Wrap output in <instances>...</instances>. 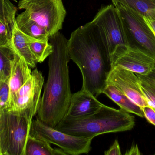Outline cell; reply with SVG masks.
<instances>
[{
  "mask_svg": "<svg viewBox=\"0 0 155 155\" xmlns=\"http://www.w3.org/2000/svg\"><path fill=\"white\" fill-rule=\"evenodd\" d=\"M61 149H54L51 144L29 135L25 145V155H66Z\"/></svg>",
  "mask_w": 155,
  "mask_h": 155,
  "instance_id": "cell-17",
  "label": "cell"
},
{
  "mask_svg": "<svg viewBox=\"0 0 155 155\" xmlns=\"http://www.w3.org/2000/svg\"><path fill=\"white\" fill-rule=\"evenodd\" d=\"M18 8L44 27L50 37L62 29L67 13L63 0H20Z\"/></svg>",
  "mask_w": 155,
  "mask_h": 155,
  "instance_id": "cell-6",
  "label": "cell"
},
{
  "mask_svg": "<svg viewBox=\"0 0 155 155\" xmlns=\"http://www.w3.org/2000/svg\"><path fill=\"white\" fill-rule=\"evenodd\" d=\"M145 117L150 123L155 126V110L152 106H147L142 108Z\"/></svg>",
  "mask_w": 155,
  "mask_h": 155,
  "instance_id": "cell-25",
  "label": "cell"
},
{
  "mask_svg": "<svg viewBox=\"0 0 155 155\" xmlns=\"http://www.w3.org/2000/svg\"><path fill=\"white\" fill-rule=\"evenodd\" d=\"M140 79L131 71L118 66L112 67L107 84L113 85L141 108L149 106L140 87Z\"/></svg>",
  "mask_w": 155,
  "mask_h": 155,
  "instance_id": "cell-11",
  "label": "cell"
},
{
  "mask_svg": "<svg viewBox=\"0 0 155 155\" xmlns=\"http://www.w3.org/2000/svg\"><path fill=\"white\" fill-rule=\"evenodd\" d=\"M14 24L8 22L0 17V46L12 47V35Z\"/></svg>",
  "mask_w": 155,
  "mask_h": 155,
  "instance_id": "cell-21",
  "label": "cell"
},
{
  "mask_svg": "<svg viewBox=\"0 0 155 155\" xmlns=\"http://www.w3.org/2000/svg\"><path fill=\"white\" fill-rule=\"evenodd\" d=\"M15 54L12 47L0 46V81L10 78Z\"/></svg>",
  "mask_w": 155,
  "mask_h": 155,
  "instance_id": "cell-19",
  "label": "cell"
},
{
  "mask_svg": "<svg viewBox=\"0 0 155 155\" xmlns=\"http://www.w3.org/2000/svg\"><path fill=\"white\" fill-rule=\"evenodd\" d=\"M127 6L147 19L155 20V0H111Z\"/></svg>",
  "mask_w": 155,
  "mask_h": 155,
  "instance_id": "cell-18",
  "label": "cell"
},
{
  "mask_svg": "<svg viewBox=\"0 0 155 155\" xmlns=\"http://www.w3.org/2000/svg\"><path fill=\"white\" fill-rule=\"evenodd\" d=\"M145 21L155 34V20H150L145 17Z\"/></svg>",
  "mask_w": 155,
  "mask_h": 155,
  "instance_id": "cell-29",
  "label": "cell"
},
{
  "mask_svg": "<svg viewBox=\"0 0 155 155\" xmlns=\"http://www.w3.org/2000/svg\"><path fill=\"white\" fill-rule=\"evenodd\" d=\"M92 21L110 57L117 46H127L121 19L113 4L102 6Z\"/></svg>",
  "mask_w": 155,
  "mask_h": 155,
  "instance_id": "cell-8",
  "label": "cell"
},
{
  "mask_svg": "<svg viewBox=\"0 0 155 155\" xmlns=\"http://www.w3.org/2000/svg\"><path fill=\"white\" fill-rule=\"evenodd\" d=\"M102 93L114 102L120 107V109L127 113L134 114L140 117H144L142 108L113 85L107 84Z\"/></svg>",
  "mask_w": 155,
  "mask_h": 155,
  "instance_id": "cell-15",
  "label": "cell"
},
{
  "mask_svg": "<svg viewBox=\"0 0 155 155\" xmlns=\"http://www.w3.org/2000/svg\"><path fill=\"white\" fill-rule=\"evenodd\" d=\"M29 135L37 139L55 145L67 155L87 154L91 149L93 138L73 136L49 126L36 118L32 120Z\"/></svg>",
  "mask_w": 155,
  "mask_h": 155,
  "instance_id": "cell-7",
  "label": "cell"
},
{
  "mask_svg": "<svg viewBox=\"0 0 155 155\" xmlns=\"http://www.w3.org/2000/svg\"><path fill=\"white\" fill-rule=\"evenodd\" d=\"M15 22L19 30L26 35L40 41L49 40L47 31L31 19L25 12H22L15 17Z\"/></svg>",
  "mask_w": 155,
  "mask_h": 155,
  "instance_id": "cell-16",
  "label": "cell"
},
{
  "mask_svg": "<svg viewBox=\"0 0 155 155\" xmlns=\"http://www.w3.org/2000/svg\"><path fill=\"white\" fill-rule=\"evenodd\" d=\"M113 4L121 19L127 46L138 49L155 60V34L145 17L121 4Z\"/></svg>",
  "mask_w": 155,
  "mask_h": 155,
  "instance_id": "cell-5",
  "label": "cell"
},
{
  "mask_svg": "<svg viewBox=\"0 0 155 155\" xmlns=\"http://www.w3.org/2000/svg\"><path fill=\"white\" fill-rule=\"evenodd\" d=\"M141 153L137 144L134 145L126 152L125 155H140Z\"/></svg>",
  "mask_w": 155,
  "mask_h": 155,
  "instance_id": "cell-28",
  "label": "cell"
},
{
  "mask_svg": "<svg viewBox=\"0 0 155 155\" xmlns=\"http://www.w3.org/2000/svg\"><path fill=\"white\" fill-rule=\"evenodd\" d=\"M9 79L0 81V109L8 110L10 107Z\"/></svg>",
  "mask_w": 155,
  "mask_h": 155,
  "instance_id": "cell-24",
  "label": "cell"
},
{
  "mask_svg": "<svg viewBox=\"0 0 155 155\" xmlns=\"http://www.w3.org/2000/svg\"><path fill=\"white\" fill-rule=\"evenodd\" d=\"M103 105L94 95L81 88L72 94L65 116L77 118L88 116L97 112Z\"/></svg>",
  "mask_w": 155,
  "mask_h": 155,
  "instance_id": "cell-12",
  "label": "cell"
},
{
  "mask_svg": "<svg viewBox=\"0 0 155 155\" xmlns=\"http://www.w3.org/2000/svg\"><path fill=\"white\" fill-rule=\"evenodd\" d=\"M49 41H38L30 43V49L37 63L43 62L53 52V47Z\"/></svg>",
  "mask_w": 155,
  "mask_h": 155,
  "instance_id": "cell-20",
  "label": "cell"
},
{
  "mask_svg": "<svg viewBox=\"0 0 155 155\" xmlns=\"http://www.w3.org/2000/svg\"><path fill=\"white\" fill-rule=\"evenodd\" d=\"M139 84L141 91L148 105L155 110V86L142 79H140Z\"/></svg>",
  "mask_w": 155,
  "mask_h": 155,
  "instance_id": "cell-23",
  "label": "cell"
},
{
  "mask_svg": "<svg viewBox=\"0 0 155 155\" xmlns=\"http://www.w3.org/2000/svg\"><path fill=\"white\" fill-rule=\"evenodd\" d=\"M12 1H14L15 2H17V1L16 0H12Z\"/></svg>",
  "mask_w": 155,
  "mask_h": 155,
  "instance_id": "cell-30",
  "label": "cell"
},
{
  "mask_svg": "<svg viewBox=\"0 0 155 155\" xmlns=\"http://www.w3.org/2000/svg\"><path fill=\"white\" fill-rule=\"evenodd\" d=\"M68 53L83 77L82 89L97 97L107 84L111 59L93 21L74 31L68 40Z\"/></svg>",
  "mask_w": 155,
  "mask_h": 155,
  "instance_id": "cell-2",
  "label": "cell"
},
{
  "mask_svg": "<svg viewBox=\"0 0 155 155\" xmlns=\"http://www.w3.org/2000/svg\"><path fill=\"white\" fill-rule=\"evenodd\" d=\"M112 67L118 66L135 73L146 75L155 67V60L138 49L127 45L117 46L111 57Z\"/></svg>",
  "mask_w": 155,
  "mask_h": 155,
  "instance_id": "cell-10",
  "label": "cell"
},
{
  "mask_svg": "<svg viewBox=\"0 0 155 155\" xmlns=\"http://www.w3.org/2000/svg\"><path fill=\"white\" fill-rule=\"evenodd\" d=\"M16 11V6L9 0H0V17L2 20L15 23Z\"/></svg>",
  "mask_w": 155,
  "mask_h": 155,
  "instance_id": "cell-22",
  "label": "cell"
},
{
  "mask_svg": "<svg viewBox=\"0 0 155 155\" xmlns=\"http://www.w3.org/2000/svg\"><path fill=\"white\" fill-rule=\"evenodd\" d=\"M105 155H121V148L118 140H115L113 144L111 146L107 151H105L104 153Z\"/></svg>",
  "mask_w": 155,
  "mask_h": 155,
  "instance_id": "cell-26",
  "label": "cell"
},
{
  "mask_svg": "<svg viewBox=\"0 0 155 155\" xmlns=\"http://www.w3.org/2000/svg\"><path fill=\"white\" fill-rule=\"evenodd\" d=\"M31 73V68L25 60L15 52L14 58L12 62L9 78L10 107L16 94L30 78Z\"/></svg>",
  "mask_w": 155,
  "mask_h": 155,
  "instance_id": "cell-13",
  "label": "cell"
},
{
  "mask_svg": "<svg viewBox=\"0 0 155 155\" xmlns=\"http://www.w3.org/2000/svg\"><path fill=\"white\" fill-rule=\"evenodd\" d=\"M135 117L122 109L104 105L96 113L85 117L65 116L55 129L73 136L93 138L104 134L132 130Z\"/></svg>",
  "mask_w": 155,
  "mask_h": 155,
  "instance_id": "cell-3",
  "label": "cell"
},
{
  "mask_svg": "<svg viewBox=\"0 0 155 155\" xmlns=\"http://www.w3.org/2000/svg\"><path fill=\"white\" fill-rule=\"evenodd\" d=\"M44 83L42 74L35 68L16 94L8 110L25 113L33 119L39 109Z\"/></svg>",
  "mask_w": 155,
  "mask_h": 155,
  "instance_id": "cell-9",
  "label": "cell"
},
{
  "mask_svg": "<svg viewBox=\"0 0 155 155\" xmlns=\"http://www.w3.org/2000/svg\"><path fill=\"white\" fill-rule=\"evenodd\" d=\"M32 120L24 113L0 109V155H25Z\"/></svg>",
  "mask_w": 155,
  "mask_h": 155,
  "instance_id": "cell-4",
  "label": "cell"
},
{
  "mask_svg": "<svg viewBox=\"0 0 155 155\" xmlns=\"http://www.w3.org/2000/svg\"><path fill=\"white\" fill-rule=\"evenodd\" d=\"M38 41L40 40L23 33L15 23L12 30V47L15 52L22 57L31 68H35L37 63L30 49V43Z\"/></svg>",
  "mask_w": 155,
  "mask_h": 155,
  "instance_id": "cell-14",
  "label": "cell"
},
{
  "mask_svg": "<svg viewBox=\"0 0 155 155\" xmlns=\"http://www.w3.org/2000/svg\"><path fill=\"white\" fill-rule=\"evenodd\" d=\"M137 76L140 78L150 83L153 85L155 86V67L146 75H141L137 74Z\"/></svg>",
  "mask_w": 155,
  "mask_h": 155,
  "instance_id": "cell-27",
  "label": "cell"
},
{
  "mask_svg": "<svg viewBox=\"0 0 155 155\" xmlns=\"http://www.w3.org/2000/svg\"><path fill=\"white\" fill-rule=\"evenodd\" d=\"M53 52L49 56V74L41 97L37 118L54 128L65 117L72 94L68 63V40L59 31L49 38Z\"/></svg>",
  "mask_w": 155,
  "mask_h": 155,
  "instance_id": "cell-1",
  "label": "cell"
},
{
  "mask_svg": "<svg viewBox=\"0 0 155 155\" xmlns=\"http://www.w3.org/2000/svg\"></svg>",
  "mask_w": 155,
  "mask_h": 155,
  "instance_id": "cell-31",
  "label": "cell"
}]
</instances>
